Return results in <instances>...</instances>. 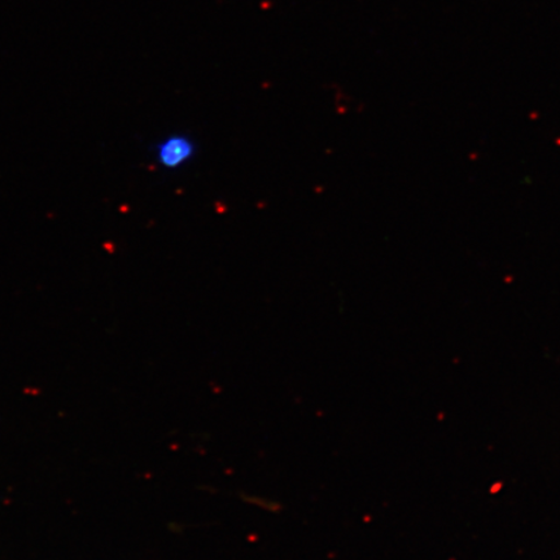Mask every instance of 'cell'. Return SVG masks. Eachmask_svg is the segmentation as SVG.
I'll use <instances>...</instances> for the list:
<instances>
[{
  "mask_svg": "<svg viewBox=\"0 0 560 560\" xmlns=\"http://www.w3.org/2000/svg\"><path fill=\"white\" fill-rule=\"evenodd\" d=\"M195 152L196 147L190 137L174 135L158 143L155 156L160 166L174 171L190 163Z\"/></svg>",
  "mask_w": 560,
  "mask_h": 560,
  "instance_id": "6da1fadb",
  "label": "cell"
}]
</instances>
